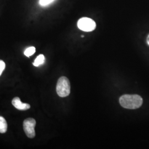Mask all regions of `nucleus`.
<instances>
[{
	"label": "nucleus",
	"instance_id": "obj_1",
	"mask_svg": "<svg viewBox=\"0 0 149 149\" xmlns=\"http://www.w3.org/2000/svg\"><path fill=\"white\" fill-rule=\"evenodd\" d=\"M119 102L124 108L135 109L142 106L143 100L142 97L138 95H124L120 97Z\"/></svg>",
	"mask_w": 149,
	"mask_h": 149
},
{
	"label": "nucleus",
	"instance_id": "obj_2",
	"mask_svg": "<svg viewBox=\"0 0 149 149\" xmlns=\"http://www.w3.org/2000/svg\"><path fill=\"white\" fill-rule=\"evenodd\" d=\"M71 86L69 79L62 76L58 81L56 85V92L61 97H65L69 96L70 93Z\"/></svg>",
	"mask_w": 149,
	"mask_h": 149
},
{
	"label": "nucleus",
	"instance_id": "obj_3",
	"mask_svg": "<svg viewBox=\"0 0 149 149\" xmlns=\"http://www.w3.org/2000/svg\"><path fill=\"white\" fill-rule=\"evenodd\" d=\"M77 27L81 31L86 32H92L96 29V24L95 22L90 18L83 17L79 20Z\"/></svg>",
	"mask_w": 149,
	"mask_h": 149
},
{
	"label": "nucleus",
	"instance_id": "obj_4",
	"mask_svg": "<svg viewBox=\"0 0 149 149\" xmlns=\"http://www.w3.org/2000/svg\"><path fill=\"white\" fill-rule=\"evenodd\" d=\"M36 121L33 118H27L23 122V129L27 136L29 138H34L36 136L35 126Z\"/></svg>",
	"mask_w": 149,
	"mask_h": 149
},
{
	"label": "nucleus",
	"instance_id": "obj_5",
	"mask_svg": "<svg viewBox=\"0 0 149 149\" xmlns=\"http://www.w3.org/2000/svg\"><path fill=\"white\" fill-rule=\"evenodd\" d=\"M12 103L16 108L21 111H26L31 108V106L29 104L22 103L19 97L14 98L12 101Z\"/></svg>",
	"mask_w": 149,
	"mask_h": 149
},
{
	"label": "nucleus",
	"instance_id": "obj_6",
	"mask_svg": "<svg viewBox=\"0 0 149 149\" xmlns=\"http://www.w3.org/2000/svg\"><path fill=\"white\" fill-rule=\"evenodd\" d=\"M7 129V123L5 119L0 116V133H5Z\"/></svg>",
	"mask_w": 149,
	"mask_h": 149
},
{
	"label": "nucleus",
	"instance_id": "obj_7",
	"mask_svg": "<svg viewBox=\"0 0 149 149\" xmlns=\"http://www.w3.org/2000/svg\"><path fill=\"white\" fill-rule=\"evenodd\" d=\"M45 56L43 55V54H40L39 56H38L33 64L34 66L38 67V66L44 64V63H45Z\"/></svg>",
	"mask_w": 149,
	"mask_h": 149
},
{
	"label": "nucleus",
	"instance_id": "obj_8",
	"mask_svg": "<svg viewBox=\"0 0 149 149\" xmlns=\"http://www.w3.org/2000/svg\"><path fill=\"white\" fill-rule=\"evenodd\" d=\"M36 52V48L34 47H29L26 49L24 51V55L27 57H30L31 56L33 55Z\"/></svg>",
	"mask_w": 149,
	"mask_h": 149
},
{
	"label": "nucleus",
	"instance_id": "obj_9",
	"mask_svg": "<svg viewBox=\"0 0 149 149\" xmlns=\"http://www.w3.org/2000/svg\"><path fill=\"white\" fill-rule=\"evenodd\" d=\"M55 0H39V4L42 6L45 7L53 2Z\"/></svg>",
	"mask_w": 149,
	"mask_h": 149
},
{
	"label": "nucleus",
	"instance_id": "obj_10",
	"mask_svg": "<svg viewBox=\"0 0 149 149\" xmlns=\"http://www.w3.org/2000/svg\"><path fill=\"white\" fill-rule=\"evenodd\" d=\"M5 69V63L2 60H0V76L2 74L3 71Z\"/></svg>",
	"mask_w": 149,
	"mask_h": 149
},
{
	"label": "nucleus",
	"instance_id": "obj_11",
	"mask_svg": "<svg viewBox=\"0 0 149 149\" xmlns=\"http://www.w3.org/2000/svg\"><path fill=\"white\" fill-rule=\"evenodd\" d=\"M146 42H147V44H148V45L149 46V36H148V37H147V39H146Z\"/></svg>",
	"mask_w": 149,
	"mask_h": 149
}]
</instances>
